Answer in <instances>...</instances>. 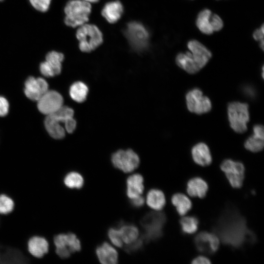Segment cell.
Returning <instances> with one entry per match:
<instances>
[{"mask_svg":"<svg viewBox=\"0 0 264 264\" xmlns=\"http://www.w3.org/2000/svg\"><path fill=\"white\" fill-rule=\"evenodd\" d=\"M123 243L129 244L136 240L139 235V230L134 225L121 222L118 227Z\"/></svg>","mask_w":264,"mask_h":264,"instance_id":"obj_22","label":"cell"},{"mask_svg":"<svg viewBox=\"0 0 264 264\" xmlns=\"http://www.w3.org/2000/svg\"><path fill=\"white\" fill-rule=\"evenodd\" d=\"M208 190L207 183L200 177H193L189 179L187 183V192L189 196L193 197L203 198L206 196Z\"/></svg>","mask_w":264,"mask_h":264,"instance_id":"obj_19","label":"cell"},{"mask_svg":"<svg viewBox=\"0 0 264 264\" xmlns=\"http://www.w3.org/2000/svg\"><path fill=\"white\" fill-rule=\"evenodd\" d=\"M24 92L29 99L37 101L48 88L47 82L43 78L29 77L25 82Z\"/></svg>","mask_w":264,"mask_h":264,"instance_id":"obj_13","label":"cell"},{"mask_svg":"<svg viewBox=\"0 0 264 264\" xmlns=\"http://www.w3.org/2000/svg\"><path fill=\"white\" fill-rule=\"evenodd\" d=\"M187 47L191 51L192 57L199 69L204 67L212 57L211 52L198 41L188 42Z\"/></svg>","mask_w":264,"mask_h":264,"instance_id":"obj_14","label":"cell"},{"mask_svg":"<svg viewBox=\"0 0 264 264\" xmlns=\"http://www.w3.org/2000/svg\"><path fill=\"white\" fill-rule=\"evenodd\" d=\"M123 12L122 3L116 0L106 3L102 9V14L108 22L113 23L119 20Z\"/></svg>","mask_w":264,"mask_h":264,"instance_id":"obj_20","label":"cell"},{"mask_svg":"<svg viewBox=\"0 0 264 264\" xmlns=\"http://www.w3.org/2000/svg\"><path fill=\"white\" fill-rule=\"evenodd\" d=\"M173 205L176 207L178 214L180 216L186 215L192 208V203L190 199L184 194L176 193L171 198Z\"/></svg>","mask_w":264,"mask_h":264,"instance_id":"obj_25","label":"cell"},{"mask_svg":"<svg viewBox=\"0 0 264 264\" xmlns=\"http://www.w3.org/2000/svg\"><path fill=\"white\" fill-rule=\"evenodd\" d=\"M144 242V240L141 237L135 241L126 244L124 247V250L129 253H134L142 248Z\"/></svg>","mask_w":264,"mask_h":264,"instance_id":"obj_36","label":"cell"},{"mask_svg":"<svg viewBox=\"0 0 264 264\" xmlns=\"http://www.w3.org/2000/svg\"><path fill=\"white\" fill-rule=\"evenodd\" d=\"M227 113L230 125L234 131L242 133L247 130V123L249 120L248 104L231 102L228 104Z\"/></svg>","mask_w":264,"mask_h":264,"instance_id":"obj_6","label":"cell"},{"mask_svg":"<svg viewBox=\"0 0 264 264\" xmlns=\"http://www.w3.org/2000/svg\"><path fill=\"white\" fill-rule=\"evenodd\" d=\"M63 183L69 189H80L84 185V179L80 173L75 171H70L64 176Z\"/></svg>","mask_w":264,"mask_h":264,"instance_id":"obj_28","label":"cell"},{"mask_svg":"<svg viewBox=\"0 0 264 264\" xmlns=\"http://www.w3.org/2000/svg\"><path fill=\"white\" fill-rule=\"evenodd\" d=\"M31 5L41 12H46L49 8L51 0H29Z\"/></svg>","mask_w":264,"mask_h":264,"instance_id":"obj_35","label":"cell"},{"mask_svg":"<svg viewBox=\"0 0 264 264\" xmlns=\"http://www.w3.org/2000/svg\"><path fill=\"white\" fill-rule=\"evenodd\" d=\"M186 105L188 110L200 114L209 111L212 108L210 100L203 95L198 88H194L188 91L186 95Z\"/></svg>","mask_w":264,"mask_h":264,"instance_id":"obj_10","label":"cell"},{"mask_svg":"<svg viewBox=\"0 0 264 264\" xmlns=\"http://www.w3.org/2000/svg\"><path fill=\"white\" fill-rule=\"evenodd\" d=\"M2 0H0V1H2Z\"/></svg>","mask_w":264,"mask_h":264,"instance_id":"obj_46","label":"cell"},{"mask_svg":"<svg viewBox=\"0 0 264 264\" xmlns=\"http://www.w3.org/2000/svg\"><path fill=\"white\" fill-rule=\"evenodd\" d=\"M73 110L66 106H62L54 113L49 114L60 122H63L73 116Z\"/></svg>","mask_w":264,"mask_h":264,"instance_id":"obj_33","label":"cell"},{"mask_svg":"<svg viewBox=\"0 0 264 264\" xmlns=\"http://www.w3.org/2000/svg\"><path fill=\"white\" fill-rule=\"evenodd\" d=\"M191 154L193 160L201 166L209 165L212 158L208 147L204 143H199L192 149Z\"/></svg>","mask_w":264,"mask_h":264,"instance_id":"obj_18","label":"cell"},{"mask_svg":"<svg viewBox=\"0 0 264 264\" xmlns=\"http://www.w3.org/2000/svg\"><path fill=\"white\" fill-rule=\"evenodd\" d=\"M91 6L89 2L80 0H71L65 7V23L69 26H81L88 20Z\"/></svg>","mask_w":264,"mask_h":264,"instance_id":"obj_3","label":"cell"},{"mask_svg":"<svg viewBox=\"0 0 264 264\" xmlns=\"http://www.w3.org/2000/svg\"><path fill=\"white\" fill-rule=\"evenodd\" d=\"M9 107V103L6 99L0 96V116H4L7 114Z\"/></svg>","mask_w":264,"mask_h":264,"instance_id":"obj_40","label":"cell"},{"mask_svg":"<svg viewBox=\"0 0 264 264\" xmlns=\"http://www.w3.org/2000/svg\"><path fill=\"white\" fill-rule=\"evenodd\" d=\"M144 178L139 174L130 176L126 180V194L131 199L141 196L144 190Z\"/></svg>","mask_w":264,"mask_h":264,"instance_id":"obj_17","label":"cell"},{"mask_svg":"<svg viewBox=\"0 0 264 264\" xmlns=\"http://www.w3.org/2000/svg\"><path fill=\"white\" fill-rule=\"evenodd\" d=\"M212 12L210 10L205 9L198 14L196 24L199 30L204 34L210 35L213 30L210 24V17Z\"/></svg>","mask_w":264,"mask_h":264,"instance_id":"obj_26","label":"cell"},{"mask_svg":"<svg viewBox=\"0 0 264 264\" xmlns=\"http://www.w3.org/2000/svg\"><path fill=\"white\" fill-rule=\"evenodd\" d=\"M125 35L133 49L139 51L147 48L150 38L147 28L141 23L131 22L124 30Z\"/></svg>","mask_w":264,"mask_h":264,"instance_id":"obj_7","label":"cell"},{"mask_svg":"<svg viewBox=\"0 0 264 264\" xmlns=\"http://www.w3.org/2000/svg\"><path fill=\"white\" fill-rule=\"evenodd\" d=\"M53 243L55 247V252L60 259H68L72 254L80 251V241L73 233L67 232L55 235Z\"/></svg>","mask_w":264,"mask_h":264,"instance_id":"obj_5","label":"cell"},{"mask_svg":"<svg viewBox=\"0 0 264 264\" xmlns=\"http://www.w3.org/2000/svg\"><path fill=\"white\" fill-rule=\"evenodd\" d=\"M64 59V54L56 51L49 52L45 57V61L51 67L55 75H58L61 73L62 62Z\"/></svg>","mask_w":264,"mask_h":264,"instance_id":"obj_29","label":"cell"},{"mask_svg":"<svg viewBox=\"0 0 264 264\" xmlns=\"http://www.w3.org/2000/svg\"><path fill=\"white\" fill-rule=\"evenodd\" d=\"M108 236L111 242L118 247L123 246V242L121 239L119 229L116 227L110 228L108 232Z\"/></svg>","mask_w":264,"mask_h":264,"instance_id":"obj_34","label":"cell"},{"mask_svg":"<svg viewBox=\"0 0 264 264\" xmlns=\"http://www.w3.org/2000/svg\"><path fill=\"white\" fill-rule=\"evenodd\" d=\"M40 70L41 73L45 77H49L55 76L53 70L45 61L41 63Z\"/></svg>","mask_w":264,"mask_h":264,"instance_id":"obj_38","label":"cell"},{"mask_svg":"<svg viewBox=\"0 0 264 264\" xmlns=\"http://www.w3.org/2000/svg\"><path fill=\"white\" fill-rule=\"evenodd\" d=\"M66 130L69 133H72L76 127V122L72 117L66 119L65 122Z\"/></svg>","mask_w":264,"mask_h":264,"instance_id":"obj_41","label":"cell"},{"mask_svg":"<svg viewBox=\"0 0 264 264\" xmlns=\"http://www.w3.org/2000/svg\"><path fill=\"white\" fill-rule=\"evenodd\" d=\"M146 203L152 209L159 211L165 205V195L163 192L159 189H151L147 194Z\"/></svg>","mask_w":264,"mask_h":264,"instance_id":"obj_21","label":"cell"},{"mask_svg":"<svg viewBox=\"0 0 264 264\" xmlns=\"http://www.w3.org/2000/svg\"><path fill=\"white\" fill-rule=\"evenodd\" d=\"M96 255L99 262L103 264H115L118 263V254L110 244L104 242L97 246Z\"/></svg>","mask_w":264,"mask_h":264,"instance_id":"obj_16","label":"cell"},{"mask_svg":"<svg viewBox=\"0 0 264 264\" xmlns=\"http://www.w3.org/2000/svg\"><path fill=\"white\" fill-rule=\"evenodd\" d=\"M111 160L114 167L126 173L133 171L140 162L139 156L131 149L117 151L112 155Z\"/></svg>","mask_w":264,"mask_h":264,"instance_id":"obj_8","label":"cell"},{"mask_svg":"<svg viewBox=\"0 0 264 264\" xmlns=\"http://www.w3.org/2000/svg\"><path fill=\"white\" fill-rule=\"evenodd\" d=\"M76 37L79 42L80 49L89 52L96 49L103 42V35L95 25L84 24L76 31Z\"/></svg>","mask_w":264,"mask_h":264,"instance_id":"obj_4","label":"cell"},{"mask_svg":"<svg viewBox=\"0 0 264 264\" xmlns=\"http://www.w3.org/2000/svg\"><path fill=\"white\" fill-rule=\"evenodd\" d=\"M176 62L179 67L189 73L194 74L200 70L194 61L190 52L178 54Z\"/></svg>","mask_w":264,"mask_h":264,"instance_id":"obj_24","label":"cell"},{"mask_svg":"<svg viewBox=\"0 0 264 264\" xmlns=\"http://www.w3.org/2000/svg\"><path fill=\"white\" fill-rule=\"evenodd\" d=\"M220 167L233 188H240L242 186L245 168L242 162L227 159L222 162Z\"/></svg>","mask_w":264,"mask_h":264,"instance_id":"obj_9","label":"cell"},{"mask_svg":"<svg viewBox=\"0 0 264 264\" xmlns=\"http://www.w3.org/2000/svg\"><path fill=\"white\" fill-rule=\"evenodd\" d=\"M253 133L264 138V127L261 125H256L253 127Z\"/></svg>","mask_w":264,"mask_h":264,"instance_id":"obj_44","label":"cell"},{"mask_svg":"<svg viewBox=\"0 0 264 264\" xmlns=\"http://www.w3.org/2000/svg\"><path fill=\"white\" fill-rule=\"evenodd\" d=\"M131 204L133 206L139 208L143 206L145 202L144 197L141 196H138L132 199H130Z\"/></svg>","mask_w":264,"mask_h":264,"instance_id":"obj_42","label":"cell"},{"mask_svg":"<svg viewBox=\"0 0 264 264\" xmlns=\"http://www.w3.org/2000/svg\"><path fill=\"white\" fill-rule=\"evenodd\" d=\"M194 243L199 252L213 254L219 249L220 239L214 233L202 231L195 237Z\"/></svg>","mask_w":264,"mask_h":264,"instance_id":"obj_12","label":"cell"},{"mask_svg":"<svg viewBox=\"0 0 264 264\" xmlns=\"http://www.w3.org/2000/svg\"><path fill=\"white\" fill-rule=\"evenodd\" d=\"M14 208V202L7 195L0 194V214L6 215L11 212Z\"/></svg>","mask_w":264,"mask_h":264,"instance_id":"obj_32","label":"cell"},{"mask_svg":"<svg viewBox=\"0 0 264 264\" xmlns=\"http://www.w3.org/2000/svg\"><path fill=\"white\" fill-rule=\"evenodd\" d=\"M88 89L84 83L78 81L71 85L69 88L71 98L78 103L84 102L87 98Z\"/></svg>","mask_w":264,"mask_h":264,"instance_id":"obj_27","label":"cell"},{"mask_svg":"<svg viewBox=\"0 0 264 264\" xmlns=\"http://www.w3.org/2000/svg\"><path fill=\"white\" fill-rule=\"evenodd\" d=\"M166 222V215L157 211L145 215L140 220L143 230L141 238L144 242L157 240L163 235V229Z\"/></svg>","mask_w":264,"mask_h":264,"instance_id":"obj_2","label":"cell"},{"mask_svg":"<svg viewBox=\"0 0 264 264\" xmlns=\"http://www.w3.org/2000/svg\"><path fill=\"white\" fill-rule=\"evenodd\" d=\"M212 230L223 244L233 248H241L257 241L256 234L248 228L245 218L232 204L226 205Z\"/></svg>","mask_w":264,"mask_h":264,"instance_id":"obj_1","label":"cell"},{"mask_svg":"<svg viewBox=\"0 0 264 264\" xmlns=\"http://www.w3.org/2000/svg\"><path fill=\"white\" fill-rule=\"evenodd\" d=\"M27 244L28 252L36 258H42L48 251L49 243L44 237L41 236L31 237Z\"/></svg>","mask_w":264,"mask_h":264,"instance_id":"obj_15","label":"cell"},{"mask_svg":"<svg viewBox=\"0 0 264 264\" xmlns=\"http://www.w3.org/2000/svg\"><path fill=\"white\" fill-rule=\"evenodd\" d=\"M37 101L38 110L46 115L56 112L63 104L62 96L55 90H48Z\"/></svg>","mask_w":264,"mask_h":264,"instance_id":"obj_11","label":"cell"},{"mask_svg":"<svg viewBox=\"0 0 264 264\" xmlns=\"http://www.w3.org/2000/svg\"><path fill=\"white\" fill-rule=\"evenodd\" d=\"M60 123L51 115H47L45 118V129L49 134L54 139H62L65 136V129Z\"/></svg>","mask_w":264,"mask_h":264,"instance_id":"obj_23","label":"cell"},{"mask_svg":"<svg viewBox=\"0 0 264 264\" xmlns=\"http://www.w3.org/2000/svg\"><path fill=\"white\" fill-rule=\"evenodd\" d=\"M264 25L263 24L261 27L259 29H257L255 30L253 34V37L254 39L260 42V47L262 50H264Z\"/></svg>","mask_w":264,"mask_h":264,"instance_id":"obj_39","label":"cell"},{"mask_svg":"<svg viewBox=\"0 0 264 264\" xmlns=\"http://www.w3.org/2000/svg\"><path fill=\"white\" fill-rule=\"evenodd\" d=\"M210 24L213 31L221 30L223 26L221 19L217 14H212L210 17Z\"/></svg>","mask_w":264,"mask_h":264,"instance_id":"obj_37","label":"cell"},{"mask_svg":"<svg viewBox=\"0 0 264 264\" xmlns=\"http://www.w3.org/2000/svg\"><path fill=\"white\" fill-rule=\"evenodd\" d=\"M264 138L253 133L244 143L245 148L252 152H258L262 151L264 146Z\"/></svg>","mask_w":264,"mask_h":264,"instance_id":"obj_31","label":"cell"},{"mask_svg":"<svg viewBox=\"0 0 264 264\" xmlns=\"http://www.w3.org/2000/svg\"><path fill=\"white\" fill-rule=\"evenodd\" d=\"M211 263L210 260L208 258L203 256L197 257L192 261L193 264H209Z\"/></svg>","mask_w":264,"mask_h":264,"instance_id":"obj_43","label":"cell"},{"mask_svg":"<svg viewBox=\"0 0 264 264\" xmlns=\"http://www.w3.org/2000/svg\"><path fill=\"white\" fill-rule=\"evenodd\" d=\"M84 0L85 1H86V2H98L99 0Z\"/></svg>","mask_w":264,"mask_h":264,"instance_id":"obj_45","label":"cell"},{"mask_svg":"<svg viewBox=\"0 0 264 264\" xmlns=\"http://www.w3.org/2000/svg\"><path fill=\"white\" fill-rule=\"evenodd\" d=\"M181 229L183 233L192 234L195 233L198 227L199 221L195 216H187L179 220Z\"/></svg>","mask_w":264,"mask_h":264,"instance_id":"obj_30","label":"cell"}]
</instances>
